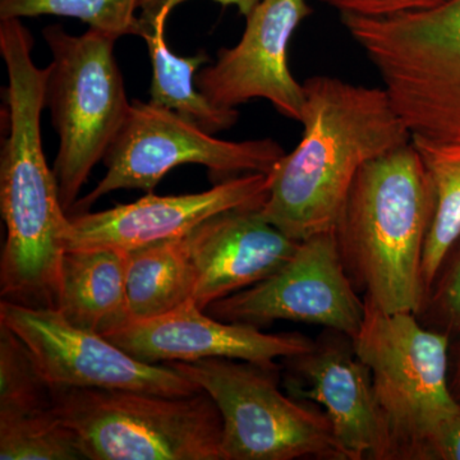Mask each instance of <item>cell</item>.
<instances>
[{
	"label": "cell",
	"mask_w": 460,
	"mask_h": 460,
	"mask_svg": "<svg viewBox=\"0 0 460 460\" xmlns=\"http://www.w3.org/2000/svg\"><path fill=\"white\" fill-rule=\"evenodd\" d=\"M32 47L31 33L20 18L0 20L9 120L0 157V206L7 230L0 292L4 301L58 310L69 217L42 151L40 120L47 108L48 66H36Z\"/></svg>",
	"instance_id": "obj_1"
},
{
	"label": "cell",
	"mask_w": 460,
	"mask_h": 460,
	"mask_svg": "<svg viewBox=\"0 0 460 460\" xmlns=\"http://www.w3.org/2000/svg\"><path fill=\"white\" fill-rule=\"evenodd\" d=\"M304 90V136L269 172L261 208L296 242L334 229L361 166L411 141L385 89L314 75Z\"/></svg>",
	"instance_id": "obj_2"
},
{
	"label": "cell",
	"mask_w": 460,
	"mask_h": 460,
	"mask_svg": "<svg viewBox=\"0 0 460 460\" xmlns=\"http://www.w3.org/2000/svg\"><path fill=\"white\" fill-rule=\"evenodd\" d=\"M435 190L411 141L361 166L334 226L357 292L386 313L419 314Z\"/></svg>",
	"instance_id": "obj_3"
},
{
	"label": "cell",
	"mask_w": 460,
	"mask_h": 460,
	"mask_svg": "<svg viewBox=\"0 0 460 460\" xmlns=\"http://www.w3.org/2000/svg\"><path fill=\"white\" fill-rule=\"evenodd\" d=\"M365 305L352 343L371 372L383 460H422L432 436L460 411L450 386L452 338L423 325L416 314Z\"/></svg>",
	"instance_id": "obj_4"
},
{
	"label": "cell",
	"mask_w": 460,
	"mask_h": 460,
	"mask_svg": "<svg viewBox=\"0 0 460 460\" xmlns=\"http://www.w3.org/2000/svg\"><path fill=\"white\" fill-rule=\"evenodd\" d=\"M411 136L460 144V0L387 17L341 14Z\"/></svg>",
	"instance_id": "obj_5"
},
{
	"label": "cell",
	"mask_w": 460,
	"mask_h": 460,
	"mask_svg": "<svg viewBox=\"0 0 460 460\" xmlns=\"http://www.w3.org/2000/svg\"><path fill=\"white\" fill-rule=\"evenodd\" d=\"M57 416L84 459L223 460V420L205 392L166 396L133 390L54 387Z\"/></svg>",
	"instance_id": "obj_6"
},
{
	"label": "cell",
	"mask_w": 460,
	"mask_h": 460,
	"mask_svg": "<svg viewBox=\"0 0 460 460\" xmlns=\"http://www.w3.org/2000/svg\"><path fill=\"white\" fill-rule=\"evenodd\" d=\"M42 36L53 57L45 107L59 136L53 172L66 213L122 128L131 102L114 57L117 39L90 27L75 36L58 25L44 29Z\"/></svg>",
	"instance_id": "obj_7"
},
{
	"label": "cell",
	"mask_w": 460,
	"mask_h": 460,
	"mask_svg": "<svg viewBox=\"0 0 460 460\" xmlns=\"http://www.w3.org/2000/svg\"><path fill=\"white\" fill-rule=\"evenodd\" d=\"M222 414L223 460H344L325 411L279 389V367L229 358L169 362Z\"/></svg>",
	"instance_id": "obj_8"
},
{
	"label": "cell",
	"mask_w": 460,
	"mask_h": 460,
	"mask_svg": "<svg viewBox=\"0 0 460 460\" xmlns=\"http://www.w3.org/2000/svg\"><path fill=\"white\" fill-rule=\"evenodd\" d=\"M284 155V148L271 138L220 140L172 109L135 100L102 159L107 166L104 178L72 210L86 213L113 190L153 193L166 172L180 165H204L223 181L248 172L268 175Z\"/></svg>",
	"instance_id": "obj_9"
},
{
	"label": "cell",
	"mask_w": 460,
	"mask_h": 460,
	"mask_svg": "<svg viewBox=\"0 0 460 460\" xmlns=\"http://www.w3.org/2000/svg\"><path fill=\"white\" fill-rule=\"evenodd\" d=\"M0 323L25 344L50 386L133 390L166 396L202 392L169 363L138 361L98 332L72 325L53 308L3 299Z\"/></svg>",
	"instance_id": "obj_10"
},
{
	"label": "cell",
	"mask_w": 460,
	"mask_h": 460,
	"mask_svg": "<svg viewBox=\"0 0 460 460\" xmlns=\"http://www.w3.org/2000/svg\"><path fill=\"white\" fill-rule=\"evenodd\" d=\"M208 311L226 323L261 328L292 321L353 339L366 305L345 270L334 230H329L299 242L292 259L268 279L215 302Z\"/></svg>",
	"instance_id": "obj_11"
},
{
	"label": "cell",
	"mask_w": 460,
	"mask_h": 460,
	"mask_svg": "<svg viewBox=\"0 0 460 460\" xmlns=\"http://www.w3.org/2000/svg\"><path fill=\"white\" fill-rule=\"evenodd\" d=\"M311 12L307 0H261L246 17L241 41L219 50L217 62L196 75V87L217 107L235 109L265 99L299 122L305 90L290 74L288 45Z\"/></svg>",
	"instance_id": "obj_12"
},
{
	"label": "cell",
	"mask_w": 460,
	"mask_h": 460,
	"mask_svg": "<svg viewBox=\"0 0 460 460\" xmlns=\"http://www.w3.org/2000/svg\"><path fill=\"white\" fill-rule=\"evenodd\" d=\"M269 198L268 175L248 172L219 181L205 192L147 196L99 213L68 215L66 251L114 248L129 252L189 234L224 211L262 208Z\"/></svg>",
	"instance_id": "obj_13"
},
{
	"label": "cell",
	"mask_w": 460,
	"mask_h": 460,
	"mask_svg": "<svg viewBox=\"0 0 460 460\" xmlns=\"http://www.w3.org/2000/svg\"><path fill=\"white\" fill-rule=\"evenodd\" d=\"M105 338L153 365L229 358L277 366L278 359L308 352L314 344L298 332L266 334L257 326L215 319L193 301L154 319L131 321Z\"/></svg>",
	"instance_id": "obj_14"
},
{
	"label": "cell",
	"mask_w": 460,
	"mask_h": 460,
	"mask_svg": "<svg viewBox=\"0 0 460 460\" xmlns=\"http://www.w3.org/2000/svg\"><path fill=\"white\" fill-rule=\"evenodd\" d=\"M329 332L308 352L283 359L290 395L323 407L344 460H383L371 372L354 352L352 339Z\"/></svg>",
	"instance_id": "obj_15"
},
{
	"label": "cell",
	"mask_w": 460,
	"mask_h": 460,
	"mask_svg": "<svg viewBox=\"0 0 460 460\" xmlns=\"http://www.w3.org/2000/svg\"><path fill=\"white\" fill-rule=\"evenodd\" d=\"M261 208L224 211L187 234L195 270L192 301L201 310L268 279L295 255L299 242L269 223Z\"/></svg>",
	"instance_id": "obj_16"
},
{
	"label": "cell",
	"mask_w": 460,
	"mask_h": 460,
	"mask_svg": "<svg viewBox=\"0 0 460 460\" xmlns=\"http://www.w3.org/2000/svg\"><path fill=\"white\" fill-rule=\"evenodd\" d=\"M126 270V251H66L58 311L72 325L102 337L122 329L131 323L127 310Z\"/></svg>",
	"instance_id": "obj_17"
},
{
	"label": "cell",
	"mask_w": 460,
	"mask_h": 460,
	"mask_svg": "<svg viewBox=\"0 0 460 460\" xmlns=\"http://www.w3.org/2000/svg\"><path fill=\"white\" fill-rule=\"evenodd\" d=\"M186 237L127 252L129 320L154 319L192 301L195 270Z\"/></svg>",
	"instance_id": "obj_18"
},
{
	"label": "cell",
	"mask_w": 460,
	"mask_h": 460,
	"mask_svg": "<svg viewBox=\"0 0 460 460\" xmlns=\"http://www.w3.org/2000/svg\"><path fill=\"white\" fill-rule=\"evenodd\" d=\"M142 39L153 63L151 104L177 111L211 135L232 128L238 122L237 109L217 107L196 87V71L210 60L205 51L193 57L172 53L165 41L164 23L151 29Z\"/></svg>",
	"instance_id": "obj_19"
},
{
	"label": "cell",
	"mask_w": 460,
	"mask_h": 460,
	"mask_svg": "<svg viewBox=\"0 0 460 460\" xmlns=\"http://www.w3.org/2000/svg\"><path fill=\"white\" fill-rule=\"evenodd\" d=\"M435 190V213L423 252L426 295L444 256L460 235V144L411 136Z\"/></svg>",
	"instance_id": "obj_20"
},
{
	"label": "cell",
	"mask_w": 460,
	"mask_h": 460,
	"mask_svg": "<svg viewBox=\"0 0 460 460\" xmlns=\"http://www.w3.org/2000/svg\"><path fill=\"white\" fill-rule=\"evenodd\" d=\"M53 410V390L41 376L31 354L0 323V419Z\"/></svg>",
	"instance_id": "obj_21"
},
{
	"label": "cell",
	"mask_w": 460,
	"mask_h": 460,
	"mask_svg": "<svg viewBox=\"0 0 460 460\" xmlns=\"http://www.w3.org/2000/svg\"><path fill=\"white\" fill-rule=\"evenodd\" d=\"M142 0H0V20L62 16L78 18L114 39L140 31Z\"/></svg>",
	"instance_id": "obj_22"
},
{
	"label": "cell",
	"mask_w": 460,
	"mask_h": 460,
	"mask_svg": "<svg viewBox=\"0 0 460 460\" xmlns=\"http://www.w3.org/2000/svg\"><path fill=\"white\" fill-rule=\"evenodd\" d=\"M0 459H84L71 429L56 411L33 416L0 419Z\"/></svg>",
	"instance_id": "obj_23"
},
{
	"label": "cell",
	"mask_w": 460,
	"mask_h": 460,
	"mask_svg": "<svg viewBox=\"0 0 460 460\" xmlns=\"http://www.w3.org/2000/svg\"><path fill=\"white\" fill-rule=\"evenodd\" d=\"M420 323L460 339V235L444 256L420 314Z\"/></svg>",
	"instance_id": "obj_24"
},
{
	"label": "cell",
	"mask_w": 460,
	"mask_h": 460,
	"mask_svg": "<svg viewBox=\"0 0 460 460\" xmlns=\"http://www.w3.org/2000/svg\"><path fill=\"white\" fill-rule=\"evenodd\" d=\"M341 14L359 17H387L423 11L441 4L445 0H319Z\"/></svg>",
	"instance_id": "obj_25"
},
{
	"label": "cell",
	"mask_w": 460,
	"mask_h": 460,
	"mask_svg": "<svg viewBox=\"0 0 460 460\" xmlns=\"http://www.w3.org/2000/svg\"><path fill=\"white\" fill-rule=\"evenodd\" d=\"M183 2L186 0H142L140 14H138V21H140L138 36L142 38L157 23H165L172 8ZM215 2L222 3L224 5H235L238 11L247 17L261 0H215Z\"/></svg>",
	"instance_id": "obj_26"
},
{
	"label": "cell",
	"mask_w": 460,
	"mask_h": 460,
	"mask_svg": "<svg viewBox=\"0 0 460 460\" xmlns=\"http://www.w3.org/2000/svg\"><path fill=\"white\" fill-rule=\"evenodd\" d=\"M422 460H460V411L432 436Z\"/></svg>",
	"instance_id": "obj_27"
},
{
	"label": "cell",
	"mask_w": 460,
	"mask_h": 460,
	"mask_svg": "<svg viewBox=\"0 0 460 460\" xmlns=\"http://www.w3.org/2000/svg\"><path fill=\"white\" fill-rule=\"evenodd\" d=\"M450 386L460 404V339L453 341L450 349Z\"/></svg>",
	"instance_id": "obj_28"
}]
</instances>
